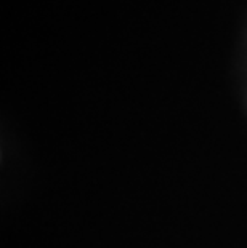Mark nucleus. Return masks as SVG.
I'll return each mask as SVG.
<instances>
[]
</instances>
